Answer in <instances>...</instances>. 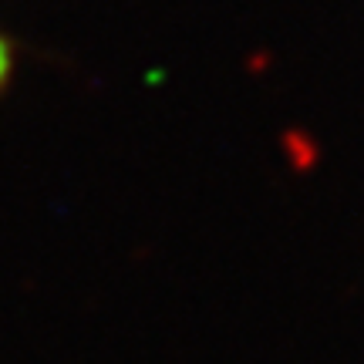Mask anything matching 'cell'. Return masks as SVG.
I'll list each match as a JSON object with an SVG mask.
<instances>
[{"instance_id": "6da1fadb", "label": "cell", "mask_w": 364, "mask_h": 364, "mask_svg": "<svg viewBox=\"0 0 364 364\" xmlns=\"http://www.w3.org/2000/svg\"><path fill=\"white\" fill-rule=\"evenodd\" d=\"M11 48H7V41L0 38V88L7 85V78H11Z\"/></svg>"}]
</instances>
